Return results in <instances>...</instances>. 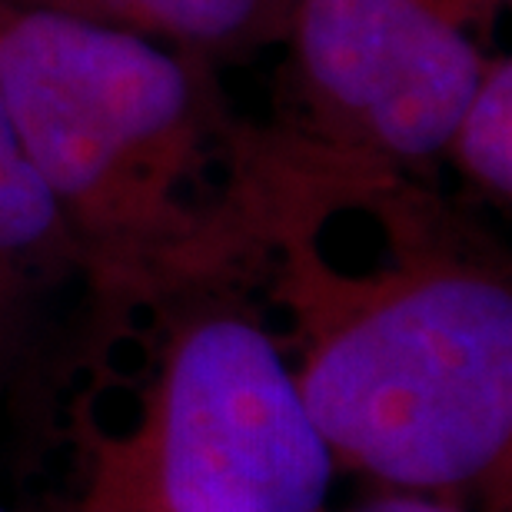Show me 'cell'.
I'll return each mask as SVG.
<instances>
[{
	"mask_svg": "<svg viewBox=\"0 0 512 512\" xmlns=\"http://www.w3.org/2000/svg\"><path fill=\"white\" fill-rule=\"evenodd\" d=\"M253 266L270 270L280 340L340 466L439 496L506 483L509 266L423 173L260 127L240 273Z\"/></svg>",
	"mask_w": 512,
	"mask_h": 512,
	"instance_id": "cell-1",
	"label": "cell"
},
{
	"mask_svg": "<svg viewBox=\"0 0 512 512\" xmlns=\"http://www.w3.org/2000/svg\"><path fill=\"white\" fill-rule=\"evenodd\" d=\"M0 100L100 296L237 276L260 127L210 57L0 0Z\"/></svg>",
	"mask_w": 512,
	"mask_h": 512,
	"instance_id": "cell-2",
	"label": "cell"
},
{
	"mask_svg": "<svg viewBox=\"0 0 512 512\" xmlns=\"http://www.w3.org/2000/svg\"><path fill=\"white\" fill-rule=\"evenodd\" d=\"M157 373L140 426L97 476L107 512H326L336 483L290 353L247 306L170 290Z\"/></svg>",
	"mask_w": 512,
	"mask_h": 512,
	"instance_id": "cell-3",
	"label": "cell"
},
{
	"mask_svg": "<svg viewBox=\"0 0 512 512\" xmlns=\"http://www.w3.org/2000/svg\"><path fill=\"white\" fill-rule=\"evenodd\" d=\"M479 0H280L276 137L363 167L426 173L486 67Z\"/></svg>",
	"mask_w": 512,
	"mask_h": 512,
	"instance_id": "cell-4",
	"label": "cell"
},
{
	"mask_svg": "<svg viewBox=\"0 0 512 512\" xmlns=\"http://www.w3.org/2000/svg\"><path fill=\"white\" fill-rule=\"evenodd\" d=\"M70 273H84L77 243L0 100V330Z\"/></svg>",
	"mask_w": 512,
	"mask_h": 512,
	"instance_id": "cell-5",
	"label": "cell"
},
{
	"mask_svg": "<svg viewBox=\"0 0 512 512\" xmlns=\"http://www.w3.org/2000/svg\"><path fill=\"white\" fill-rule=\"evenodd\" d=\"M127 30L200 57L240 54L276 37L280 0H14Z\"/></svg>",
	"mask_w": 512,
	"mask_h": 512,
	"instance_id": "cell-6",
	"label": "cell"
},
{
	"mask_svg": "<svg viewBox=\"0 0 512 512\" xmlns=\"http://www.w3.org/2000/svg\"><path fill=\"white\" fill-rule=\"evenodd\" d=\"M443 157L486 200H512V60L489 54L483 77L449 133Z\"/></svg>",
	"mask_w": 512,
	"mask_h": 512,
	"instance_id": "cell-7",
	"label": "cell"
},
{
	"mask_svg": "<svg viewBox=\"0 0 512 512\" xmlns=\"http://www.w3.org/2000/svg\"><path fill=\"white\" fill-rule=\"evenodd\" d=\"M350 512H466L456 503V496L439 493H416V489H383L363 503H356Z\"/></svg>",
	"mask_w": 512,
	"mask_h": 512,
	"instance_id": "cell-8",
	"label": "cell"
},
{
	"mask_svg": "<svg viewBox=\"0 0 512 512\" xmlns=\"http://www.w3.org/2000/svg\"><path fill=\"white\" fill-rule=\"evenodd\" d=\"M479 4H486L489 10H499L503 4H509V0H479Z\"/></svg>",
	"mask_w": 512,
	"mask_h": 512,
	"instance_id": "cell-9",
	"label": "cell"
},
{
	"mask_svg": "<svg viewBox=\"0 0 512 512\" xmlns=\"http://www.w3.org/2000/svg\"><path fill=\"white\" fill-rule=\"evenodd\" d=\"M87 512H107V509H87Z\"/></svg>",
	"mask_w": 512,
	"mask_h": 512,
	"instance_id": "cell-10",
	"label": "cell"
},
{
	"mask_svg": "<svg viewBox=\"0 0 512 512\" xmlns=\"http://www.w3.org/2000/svg\"><path fill=\"white\" fill-rule=\"evenodd\" d=\"M0 512H10V509H4V506H0Z\"/></svg>",
	"mask_w": 512,
	"mask_h": 512,
	"instance_id": "cell-11",
	"label": "cell"
}]
</instances>
